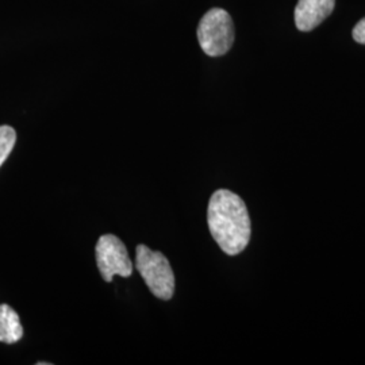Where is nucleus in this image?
Masks as SVG:
<instances>
[{
	"mask_svg": "<svg viewBox=\"0 0 365 365\" xmlns=\"http://www.w3.org/2000/svg\"><path fill=\"white\" fill-rule=\"evenodd\" d=\"M210 233L229 256L244 252L250 240V218L244 200L229 190H218L207 210Z\"/></svg>",
	"mask_w": 365,
	"mask_h": 365,
	"instance_id": "1",
	"label": "nucleus"
},
{
	"mask_svg": "<svg viewBox=\"0 0 365 365\" xmlns=\"http://www.w3.org/2000/svg\"><path fill=\"white\" fill-rule=\"evenodd\" d=\"M135 268L143 276L152 294L161 300H170L175 292V274L168 259L150 250L146 245H138L135 252Z\"/></svg>",
	"mask_w": 365,
	"mask_h": 365,
	"instance_id": "2",
	"label": "nucleus"
},
{
	"mask_svg": "<svg viewBox=\"0 0 365 365\" xmlns=\"http://www.w3.org/2000/svg\"><path fill=\"white\" fill-rule=\"evenodd\" d=\"M197 39L202 51L210 57L226 54L235 42L232 16L222 9H211L199 22Z\"/></svg>",
	"mask_w": 365,
	"mask_h": 365,
	"instance_id": "3",
	"label": "nucleus"
},
{
	"mask_svg": "<svg viewBox=\"0 0 365 365\" xmlns=\"http://www.w3.org/2000/svg\"><path fill=\"white\" fill-rule=\"evenodd\" d=\"M95 250L99 272L107 283H110L117 274L129 277L133 274V262L128 249L117 235H102Z\"/></svg>",
	"mask_w": 365,
	"mask_h": 365,
	"instance_id": "4",
	"label": "nucleus"
},
{
	"mask_svg": "<svg viewBox=\"0 0 365 365\" xmlns=\"http://www.w3.org/2000/svg\"><path fill=\"white\" fill-rule=\"evenodd\" d=\"M336 0H299L295 7V25L300 31L319 26L333 13Z\"/></svg>",
	"mask_w": 365,
	"mask_h": 365,
	"instance_id": "5",
	"label": "nucleus"
},
{
	"mask_svg": "<svg viewBox=\"0 0 365 365\" xmlns=\"http://www.w3.org/2000/svg\"><path fill=\"white\" fill-rule=\"evenodd\" d=\"M24 336L19 315L9 304H0V342L15 344Z\"/></svg>",
	"mask_w": 365,
	"mask_h": 365,
	"instance_id": "6",
	"label": "nucleus"
},
{
	"mask_svg": "<svg viewBox=\"0 0 365 365\" xmlns=\"http://www.w3.org/2000/svg\"><path fill=\"white\" fill-rule=\"evenodd\" d=\"M16 133L11 126H0V167L13 152Z\"/></svg>",
	"mask_w": 365,
	"mask_h": 365,
	"instance_id": "7",
	"label": "nucleus"
},
{
	"mask_svg": "<svg viewBox=\"0 0 365 365\" xmlns=\"http://www.w3.org/2000/svg\"><path fill=\"white\" fill-rule=\"evenodd\" d=\"M353 38L356 42L365 45V18L353 29Z\"/></svg>",
	"mask_w": 365,
	"mask_h": 365,
	"instance_id": "8",
	"label": "nucleus"
}]
</instances>
